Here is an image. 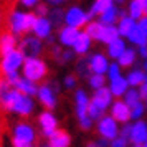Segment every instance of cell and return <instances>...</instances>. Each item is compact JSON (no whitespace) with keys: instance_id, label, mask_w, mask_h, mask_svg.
Segmentation results:
<instances>
[{"instance_id":"obj_1","label":"cell","mask_w":147,"mask_h":147,"mask_svg":"<svg viewBox=\"0 0 147 147\" xmlns=\"http://www.w3.org/2000/svg\"><path fill=\"white\" fill-rule=\"evenodd\" d=\"M35 20H36L35 12H25V10H20V8H15L7 17L8 32H12L17 36H23L28 32H32Z\"/></svg>"},{"instance_id":"obj_2","label":"cell","mask_w":147,"mask_h":147,"mask_svg":"<svg viewBox=\"0 0 147 147\" xmlns=\"http://www.w3.org/2000/svg\"><path fill=\"white\" fill-rule=\"evenodd\" d=\"M38 134L30 122L20 121L12 129V146L13 147H33L36 144Z\"/></svg>"},{"instance_id":"obj_3","label":"cell","mask_w":147,"mask_h":147,"mask_svg":"<svg viewBox=\"0 0 147 147\" xmlns=\"http://www.w3.org/2000/svg\"><path fill=\"white\" fill-rule=\"evenodd\" d=\"M20 71L22 76L40 83L48 76V65L41 56H25V61H23V66Z\"/></svg>"},{"instance_id":"obj_4","label":"cell","mask_w":147,"mask_h":147,"mask_svg":"<svg viewBox=\"0 0 147 147\" xmlns=\"http://www.w3.org/2000/svg\"><path fill=\"white\" fill-rule=\"evenodd\" d=\"M58 93H60V86L51 81V83H45L38 86L36 91V99L45 109H51L53 111L56 104H58Z\"/></svg>"},{"instance_id":"obj_5","label":"cell","mask_w":147,"mask_h":147,"mask_svg":"<svg viewBox=\"0 0 147 147\" xmlns=\"http://www.w3.org/2000/svg\"><path fill=\"white\" fill-rule=\"evenodd\" d=\"M23 61H25V55L17 47L8 53L0 55V71L3 74L12 73V71H20L22 66H23Z\"/></svg>"},{"instance_id":"obj_6","label":"cell","mask_w":147,"mask_h":147,"mask_svg":"<svg viewBox=\"0 0 147 147\" xmlns=\"http://www.w3.org/2000/svg\"><path fill=\"white\" fill-rule=\"evenodd\" d=\"M25 56H41V53L45 51V41L38 38L36 35H25L20 40V47Z\"/></svg>"},{"instance_id":"obj_7","label":"cell","mask_w":147,"mask_h":147,"mask_svg":"<svg viewBox=\"0 0 147 147\" xmlns=\"http://www.w3.org/2000/svg\"><path fill=\"white\" fill-rule=\"evenodd\" d=\"M89 20H91L89 13L84 12V10L81 7H78V5H73V7H69L68 10H65V25L83 28Z\"/></svg>"},{"instance_id":"obj_8","label":"cell","mask_w":147,"mask_h":147,"mask_svg":"<svg viewBox=\"0 0 147 147\" xmlns=\"http://www.w3.org/2000/svg\"><path fill=\"white\" fill-rule=\"evenodd\" d=\"M38 127H40L41 136L47 139L58 129V119L51 109H45L43 113L38 114Z\"/></svg>"},{"instance_id":"obj_9","label":"cell","mask_w":147,"mask_h":147,"mask_svg":"<svg viewBox=\"0 0 147 147\" xmlns=\"http://www.w3.org/2000/svg\"><path fill=\"white\" fill-rule=\"evenodd\" d=\"M98 134L111 142L114 137L119 136L117 121L114 119L113 116H102L101 119H98Z\"/></svg>"},{"instance_id":"obj_10","label":"cell","mask_w":147,"mask_h":147,"mask_svg":"<svg viewBox=\"0 0 147 147\" xmlns=\"http://www.w3.org/2000/svg\"><path fill=\"white\" fill-rule=\"evenodd\" d=\"M35 106H36V104H35V101H33V96H28V94L20 93L13 109H12V114H17V116H20V117H30L35 111Z\"/></svg>"},{"instance_id":"obj_11","label":"cell","mask_w":147,"mask_h":147,"mask_svg":"<svg viewBox=\"0 0 147 147\" xmlns=\"http://www.w3.org/2000/svg\"><path fill=\"white\" fill-rule=\"evenodd\" d=\"M126 38H129L131 43H136V45L147 43V17H140L139 22L136 23V27L132 28V32Z\"/></svg>"},{"instance_id":"obj_12","label":"cell","mask_w":147,"mask_h":147,"mask_svg":"<svg viewBox=\"0 0 147 147\" xmlns=\"http://www.w3.org/2000/svg\"><path fill=\"white\" fill-rule=\"evenodd\" d=\"M78 35H80V28L69 27V25H61V27L58 28V36H56V38H58L61 47L71 48Z\"/></svg>"},{"instance_id":"obj_13","label":"cell","mask_w":147,"mask_h":147,"mask_svg":"<svg viewBox=\"0 0 147 147\" xmlns=\"http://www.w3.org/2000/svg\"><path fill=\"white\" fill-rule=\"evenodd\" d=\"M32 33L36 35L41 40L48 38L50 35L53 33V25H51L50 18H48V17H36L33 27H32Z\"/></svg>"},{"instance_id":"obj_14","label":"cell","mask_w":147,"mask_h":147,"mask_svg":"<svg viewBox=\"0 0 147 147\" xmlns=\"http://www.w3.org/2000/svg\"><path fill=\"white\" fill-rule=\"evenodd\" d=\"M88 106H89V98L84 89H76L74 93V109H76V117L78 121L89 116L88 114Z\"/></svg>"},{"instance_id":"obj_15","label":"cell","mask_w":147,"mask_h":147,"mask_svg":"<svg viewBox=\"0 0 147 147\" xmlns=\"http://www.w3.org/2000/svg\"><path fill=\"white\" fill-rule=\"evenodd\" d=\"M94 91H96V93H94V96H93V99L91 101L96 102L101 109L106 111L107 107L113 104V93H111V89L106 88V84H104V86L98 88V89H94Z\"/></svg>"},{"instance_id":"obj_16","label":"cell","mask_w":147,"mask_h":147,"mask_svg":"<svg viewBox=\"0 0 147 147\" xmlns=\"http://www.w3.org/2000/svg\"><path fill=\"white\" fill-rule=\"evenodd\" d=\"M111 116L117 122H127L131 119V107L124 101H116L111 104Z\"/></svg>"},{"instance_id":"obj_17","label":"cell","mask_w":147,"mask_h":147,"mask_svg":"<svg viewBox=\"0 0 147 147\" xmlns=\"http://www.w3.org/2000/svg\"><path fill=\"white\" fill-rule=\"evenodd\" d=\"M147 139V124L144 121H137L132 126V131H131V136H129V140L132 142L134 146H142Z\"/></svg>"},{"instance_id":"obj_18","label":"cell","mask_w":147,"mask_h":147,"mask_svg":"<svg viewBox=\"0 0 147 147\" xmlns=\"http://www.w3.org/2000/svg\"><path fill=\"white\" fill-rule=\"evenodd\" d=\"M89 60V68L93 73H99V74H106L107 73V68H109V61L104 55L101 53H94L91 56H88Z\"/></svg>"},{"instance_id":"obj_19","label":"cell","mask_w":147,"mask_h":147,"mask_svg":"<svg viewBox=\"0 0 147 147\" xmlns=\"http://www.w3.org/2000/svg\"><path fill=\"white\" fill-rule=\"evenodd\" d=\"M13 88H17L20 93L28 94V96H36V91H38V83L36 81H32L25 78V76H18L17 81L13 83Z\"/></svg>"},{"instance_id":"obj_20","label":"cell","mask_w":147,"mask_h":147,"mask_svg":"<svg viewBox=\"0 0 147 147\" xmlns=\"http://www.w3.org/2000/svg\"><path fill=\"white\" fill-rule=\"evenodd\" d=\"M91 43H93V38H91L86 32H80V35L76 36V40H74V43H73V47L71 48L74 50V53L76 55L83 56V55H86L88 51H89Z\"/></svg>"},{"instance_id":"obj_21","label":"cell","mask_w":147,"mask_h":147,"mask_svg":"<svg viewBox=\"0 0 147 147\" xmlns=\"http://www.w3.org/2000/svg\"><path fill=\"white\" fill-rule=\"evenodd\" d=\"M69 144H71V136L63 129H56L48 137V146L50 147H68Z\"/></svg>"},{"instance_id":"obj_22","label":"cell","mask_w":147,"mask_h":147,"mask_svg":"<svg viewBox=\"0 0 147 147\" xmlns=\"http://www.w3.org/2000/svg\"><path fill=\"white\" fill-rule=\"evenodd\" d=\"M18 47V38L12 32L0 33V55H5Z\"/></svg>"},{"instance_id":"obj_23","label":"cell","mask_w":147,"mask_h":147,"mask_svg":"<svg viewBox=\"0 0 147 147\" xmlns=\"http://www.w3.org/2000/svg\"><path fill=\"white\" fill-rule=\"evenodd\" d=\"M119 36V32H117V27H114V25H101V30H99V35H98V41L101 43H109V41H113L114 38H117Z\"/></svg>"},{"instance_id":"obj_24","label":"cell","mask_w":147,"mask_h":147,"mask_svg":"<svg viewBox=\"0 0 147 147\" xmlns=\"http://www.w3.org/2000/svg\"><path fill=\"white\" fill-rule=\"evenodd\" d=\"M98 17H99L101 23H104V25H114V23L117 22V18H119V8L113 3L111 7L106 8V10H104L102 13H99Z\"/></svg>"},{"instance_id":"obj_25","label":"cell","mask_w":147,"mask_h":147,"mask_svg":"<svg viewBox=\"0 0 147 147\" xmlns=\"http://www.w3.org/2000/svg\"><path fill=\"white\" fill-rule=\"evenodd\" d=\"M111 81V84H109V89H111V93L113 96H122V94L127 91V86H129V83H127V78H122V76H117V78H114V80H109Z\"/></svg>"},{"instance_id":"obj_26","label":"cell","mask_w":147,"mask_h":147,"mask_svg":"<svg viewBox=\"0 0 147 147\" xmlns=\"http://www.w3.org/2000/svg\"><path fill=\"white\" fill-rule=\"evenodd\" d=\"M124 50H126V43H124V40L119 38V36L107 43V55H109L111 58H114V60H117L119 55L122 53Z\"/></svg>"},{"instance_id":"obj_27","label":"cell","mask_w":147,"mask_h":147,"mask_svg":"<svg viewBox=\"0 0 147 147\" xmlns=\"http://www.w3.org/2000/svg\"><path fill=\"white\" fill-rule=\"evenodd\" d=\"M136 27V20H134L131 15H124L119 18V25H117V32L119 36H127V35L132 32V28Z\"/></svg>"},{"instance_id":"obj_28","label":"cell","mask_w":147,"mask_h":147,"mask_svg":"<svg viewBox=\"0 0 147 147\" xmlns=\"http://www.w3.org/2000/svg\"><path fill=\"white\" fill-rule=\"evenodd\" d=\"M50 22H51V25L53 28H60L61 25H65V10L61 7H53L47 15Z\"/></svg>"},{"instance_id":"obj_29","label":"cell","mask_w":147,"mask_h":147,"mask_svg":"<svg viewBox=\"0 0 147 147\" xmlns=\"http://www.w3.org/2000/svg\"><path fill=\"white\" fill-rule=\"evenodd\" d=\"M147 5V0H132L129 3V15L134 20H139L140 17H144V8Z\"/></svg>"},{"instance_id":"obj_30","label":"cell","mask_w":147,"mask_h":147,"mask_svg":"<svg viewBox=\"0 0 147 147\" xmlns=\"http://www.w3.org/2000/svg\"><path fill=\"white\" fill-rule=\"evenodd\" d=\"M114 3V0H94V3L91 5V8H89V17L93 18V17H98L99 13H102L106 8H109L111 5Z\"/></svg>"},{"instance_id":"obj_31","label":"cell","mask_w":147,"mask_h":147,"mask_svg":"<svg viewBox=\"0 0 147 147\" xmlns=\"http://www.w3.org/2000/svg\"><path fill=\"white\" fill-rule=\"evenodd\" d=\"M134 61H136V51L132 48H126L117 58L119 66H131V65H134Z\"/></svg>"},{"instance_id":"obj_32","label":"cell","mask_w":147,"mask_h":147,"mask_svg":"<svg viewBox=\"0 0 147 147\" xmlns=\"http://www.w3.org/2000/svg\"><path fill=\"white\" fill-rule=\"evenodd\" d=\"M146 81V73L144 71H140V69H134L131 73L127 74V83H129V86H140L142 83Z\"/></svg>"},{"instance_id":"obj_33","label":"cell","mask_w":147,"mask_h":147,"mask_svg":"<svg viewBox=\"0 0 147 147\" xmlns=\"http://www.w3.org/2000/svg\"><path fill=\"white\" fill-rule=\"evenodd\" d=\"M76 73L80 74L81 78H88L89 74L93 73L91 68H89V60L84 58V55H83V58H80L78 63H76Z\"/></svg>"},{"instance_id":"obj_34","label":"cell","mask_w":147,"mask_h":147,"mask_svg":"<svg viewBox=\"0 0 147 147\" xmlns=\"http://www.w3.org/2000/svg\"><path fill=\"white\" fill-rule=\"evenodd\" d=\"M122 96H124V102H126L129 107H132L134 104H137L139 101H142V99H140L139 91H137V89H134V86H132V89H127Z\"/></svg>"},{"instance_id":"obj_35","label":"cell","mask_w":147,"mask_h":147,"mask_svg":"<svg viewBox=\"0 0 147 147\" xmlns=\"http://www.w3.org/2000/svg\"><path fill=\"white\" fill-rule=\"evenodd\" d=\"M88 83H89V86L93 88V89H98V88L106 84V76L99 74V73H91L88 76Z\"/></svg>"},{"instance_id":"obj_36","label":"cell","mask_w":147,"mask_h":147,"mask_svg":"<svg viewBox=\"0 0 147 147\" xmlns=\"http://www.w3.org/2000/svg\"><path fill=\"white\" fill-rule=\"evenodd\" d=\"M101 22H93V20H89L84 25V32H86L93 40H98V35H99V30H101Z\"/></svg>"},{"instance_id":"obj_37","label":"cell","mask_w":147,"mask_h":147,"mask_svg":"<svg viewBox=\"0 0 147 147\" xmlns=\"http://www.w3.org/2000/svg\"><path fill=\"white\" fill-rule=\"evenodd\" d=\"M74 56H76L74 50H61V55H60L58 63H60V65H68V63L74 61Z\"/></svg>"},{"instance_id":"obj_38","label":"cell","mask_w":147,"mask_h":147,"mask_svg":"<svg viewBox=\"0 0 147 147\" xmlns=\"http://www.w3.org/2000/svg\"><path fill=\"white\" fill-rule=\"evenodd\" d=\"M144 111H146V106L139 101L137 104H134V106L131 107V119H139L140 116L144 114Z\"/></svg>"},{"instance_id":"obj_39","label":"cell","mask_w":147,"mask_h":147,"mask_svg":"<svg viewBox=\"0 0 147 147\" xmlns=\"http://www.w3.org/2000/svg\"><path fill=\"white\" fill-rule=\"evenodd\" d=\"M117 76H121V66L119 63H109V68H107V78L109 80H114V78H117Z\"/></svg>"},{"instance_id":"obj_40","label":"cell","mask_w":147,"mask_h":147,"mask_svg":"<svg viewBox=\"0 0 147 147\" xmlns=\"http://www.w3.org/2000/svg\"><path fill=\"white\" fill-rule=\"evenodd\" d=\"M40 2L41 0H17V3H18L22 8H25V10H33Z\"/></svg>"},{"instance_id":"obj_41","label":"cell","mask_w":147,"mask_h":147,"mask_svg":"<svg viewBox=\"0 0 147 147\" xmlns=\"http://www.w3.org/2000/svg\"><path fill=\"white\" fill-rule=\"evenodd\" d=\"M33 12H35V15H36V17H47L48 12H50L48 3H41V2H40V3L33 8Z\"/></svg>"},{"instance_id":"obj_42","label":"cell","mask_w":147,"mask_h":147,"mask_svg":"<svg viewBox=\"0 0 147 147\" xmlns=\"http://www.w3.org/2000/svg\"><path fill=\"white\" fill-rule=\"evenodd\" d=\"M63 86L66 88V89H74V88H76V76L66 74V76L63 78Z\"/></svg>"},{"instance_id":"obj_43","label":"cell","mask_w":147,"mask_h":147,"mask_svg":"<svg viewBox=\"0 0 147 147\" xmlns=\"http://www.w3.org/2000/svg\"><path fill=\"white\" fill-rule=\"evenodd\" d=\"M78 122H80V127L83 129V131H89V129L93 127V122H94V121L91 119L89 116H86V117H83V119H80Z\"/></svg>"},{"instance_id":"obj_44","label":"cell","mask_w":147,"mask_h":147,"mask_svg":"<svg viewBox=\"0 0 147 147\" xmlns=\"http://www.w3.org/2000/svg\"><path fill=\"white\" fill-rule=\"evenodd\" d=\"M127 142H129V140L124 139L122 136H117V137H114V139L111 140V144H109V146H113V147H126Z\"/></svg>"},{"instance_id":"obj_45","label":"cell","mask_w":147,"mask_h":147,"mask_svg":"<svg viewBox=\"0 0 147 147\" xmlns=\"http://www.w3.org/2000/svg\"><path fill=\"white\" fill-rule=\"evenodd\" d=\"M131 131H132V124H127V122H124V127L119 131V136H122L124 139L129 140V136H131Z\"/></svg>"},{"instance_id":"obj_46","label":"cell","mask_w":147,"mask_h":147,"mask_svg":"<svg viewBox=\"0 0 147 147\" xmlns=\"http://www.w3.org/2000/svg\"><path fill=\"white\" fill-rule=\"evenodd\" d=\"M50 50H51V56H53V60L55 61H58L60 60V55H61V48L58 47V45H50Z\"/></svg>"},{"instance_id":"obj_47","label":"cell","mask_w":147,"mask_h":147,"mask_svg":"<svg viewBox=\"0 0 147 147\" xmlns=\"http://www.w3.org/2000/svg\"><path fill=\"white\" fill-rule=\"evenodd\" d=\"M139 94H140V99H146V98H147V81H144V83L140 84Z\"/></svg>"},{"instance_id":"obj_48","label":"cell","mask_w":147,"mask_h":147,"mask_svg":"<svg viewBox=\"0 0 147 147\" xmlns=\"http://www.w3.org/2000/svg\"><path fill=\"white\" fill-rule=\"evenodd\" d=\"M68 0H47L48 5H51V7H61V5H65Z\"/></svg>"},{"instance_id":"obj_49","label":"cell","mask_w":147,"mask_h":147,"mask_svg":"<svg viewBox=\"0 0 147 147\" xmlns=\"http://www.w3.org/2000/svg\"><path fill=\"white\" fill-rule=\"evenodd\" d=\"M139 53L142 58H147V43H144V45H139Z\"/></svg>"},{"instance_id":"obj_50","label":"cell","mask_w":147,"mask_h":147,"mask_svg":"<svg viewBox=\"0 0 147 147\" xmlns=\"http://www.w3.org/2000/svg\"><path fill=\"white\" fill-rule=\"evenodd\" d=\"M2 81H3V78H2V71H0V84H2Z\"/></svg>"},{"instance_id":"obj_51","label":"cell","mask_w":147,"mask_h":147,"mask_svg":"<svg viewBox=\"0 0 147 147\" xmlns=\"http://www.w3.org/2000/svg\"><path fill=\"white\" fill-rule=\"evenodd\" d=\"M146 60V65H144V68H146V71H147V58H144Z\"/></svg>"},{"instance_id":"obj_52","label":"cell","mask_w":147,"mask_h":147,"mask_svg":"<svg viewBox=\"0 0 147 147\" xmlns=\"http://www.w3.org/2000/svg\"><path fill=\"white\" fill-rule=\"evenodd\" d=\"M114 2H117V3H122V2H124V0H114Z\"/></svg>"},{"instance_id":"obj_53","label":"cell","mask_w":147,"mask_h":147,"mask_svg":"<svg viewBox=\"0 0 147 147\" xmlns=\"http://www.w3.org/2000/svg\"><path fill=\"white\" fill-rule=\"evenodd\" d=\"M142 146H146V147H147V139H146V142H144V144H142Z\"/></svg>"},{"instance_id":"obj_54","label":"cell","mask_w":147,"mask_h":147,"mask_svg":"<svg viewBox=\"0 0 147 147\" xmlns=\"http://www.w3.org/2000/svg\"><path fill=\"white\" fill-rule=\"evenodd\" d=\"M144 101H146V107H147V98H146V99H144Z\"/></svg>"},{"instance_id":"obj_55","label":"cell","mask_w":147,"mask_h":147,"mask_svg":"<svg viewBox=\"0 0 147 147\" xmlns=\"http://www.w3.org/2000/svg\"><path fill=\"white\" fill-rule=\"evenodd\" d=\"M146 81H147V74H146Z\"/></svg>"},{"instance_id":"obj_56","label":"cell","mask_w":147,"mask_h":147,"mask_svg":"<svg viewBox=\"0 0 147 147\" xmlns=\"http://www.w3.org/2000/svg\"><path fill=\"white\" fill-rule=\"evenodd\" d=\"M0 15H2V13H0Z\"/></svg>"}]
</instances>
